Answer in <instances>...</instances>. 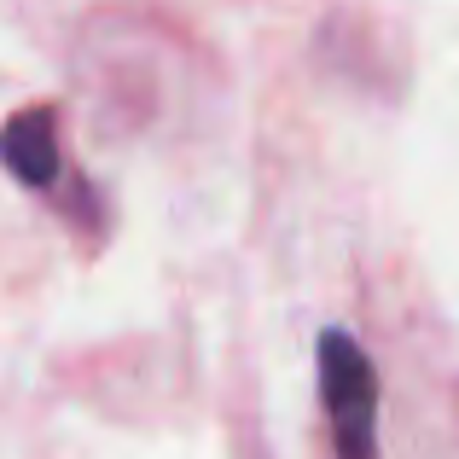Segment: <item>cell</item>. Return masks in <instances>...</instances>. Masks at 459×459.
I'll return each instance as SVG.
<instances>
[{"label": "cell", "instance_id": "cell-1", "mask_svg": "<svg viewBox=\"0 0 459 459\" xmlns=\"http://www.w3.org/2000/svg\"><path fill=\"white\" fill-rule=\"evenodd\" d=\"M320 402L337 459H378V378L367 349L343 325L320 332Z\"/></svg>", "mask_w": 459, "mask_h": 459}, {"label": "cell", "instance_id": "cell-2", "mask_svg": "<svg viewBox=\"0 0 459 459\" xmlns=\"http://www.w3.org/2000/svg\"><path fill=\"white\" fill-rule=\"evenodd\" d=\"M0 163L23 180L30 192H53L65 180V140H58V111L30 105L0 128Z\"/></svg>", "mask_w": 459, "mask_h": 459}]
</instances>
